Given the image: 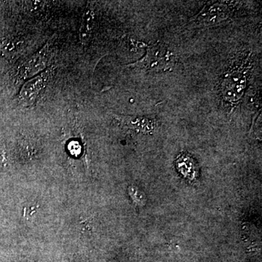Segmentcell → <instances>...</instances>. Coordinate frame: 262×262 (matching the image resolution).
Wrapping results in <instances>:
<instances>
[{
	"label": "cell",
	"instance_id": "obj_1",
	"mask_svg": "<svg viewBox=\"0 0 262 262\" xmlns=\"http://www.w3.org/2000/svg\"><path fill=\"white\" fill-rule=\"evenodd\" d=\"M177 61V57L171 50L160 42L149 46L145 56L139 61L127 65L133 68H142L155 72L172 70Z\"/></svg>",
	"mask_w": 262,
	"mask_h": 262
},
{
	"label": "cell",
	"instance_id": "obj_4",
	"mask_svg": "<svg viewBox=\"0 0 262 262\" xmlns=\"http://www.w3.org/2000/svg\"><path fill=\"white\" fill-rule=\"evenodd\" d=\"M53 39L48 42L40 51L29 58L24 62L20 69V73L24 77H30L31 75L42 71L48 66L51 61L52 53L53 51Z\"/></svg>",
	"mask_w": 262,
	"mask_h": 262
},
{
	"label": "cell",
	"instance_id": "obj_3",
	"mask_svg": "<svg viewBox=\"0 0 262 262\" xmlns=\"http://www.w3.org/2000/svg\"><path fill=\"white\" fill-rule=\"evenodd\" d=\"M53 72V68L48 69L24 84L19 94V100L24 106H32L37 101L42 90L47 85Z\"/></svg>",
	"mask_w": 262,
	"mask_h": 262
},
{
	"label": "cell",
	"instance_id": "obj_7",
	"mask_svg": "<svg viewBox=\"0 0 262 262\" xmlns=\"http://www.w3.org/2000/svg\"><path fill=\"white\" fill-rule=\"evenodd\" d=\"M117 120L121 122L122 125L130 127V128H137V127H149L152 125L151 120L145 118H139V117L117 116Z\"/></svg>",
	"mask_w": 262,
	"mask_h": 262
},
{
	"label": "cell",
	"instance_id": "obj_5",
	"mask_svg": "<svg viewBox=\"0 0 262 262\" xmlns=\"http://www.w3.org/2000/svg\"><path fill=\"white\" fill-rule=\"evenodd\" d=\"M227 8L225 5L214 4L206 6L196 16L198 21L204 24H215L228 18Z\"/></svg>",
	"mask_w": 262,
	"mask_h": 262
},
{
	"label": "cell",
	"instance_id": "obj_2",
	"mask_svg": "<svg viewBox=\"0 0 262 262\" xmlns=\"http://www.w3.org/2000/svg\"><path fill=\"white\" fill-rule=\"evenodd\" d=\"M241 66L226 76L222 84L224 99L232 104L241 101L247 84L248 68Z\"/></svg>",
	"mask_w": 262,
	"mask_h": 262
},
{
	"label": "cell",
	"instance_id": "obj_6",
	"mask_svg": "<svg viewBox=\"0 0 262 262\" xmlns=\"http://www.w3.org/2000/svg\"><path fill=\"white\" fill-rule=\"evenodd\" d=\"M95 18L96 13L94 8H93L92 5L89 4L84 10L79 33L80 40L82 46H86L91 40L94 29Z\"/></svg>",
	"mask_w": 262,
	"mask_h": 262
}]
</instances>
